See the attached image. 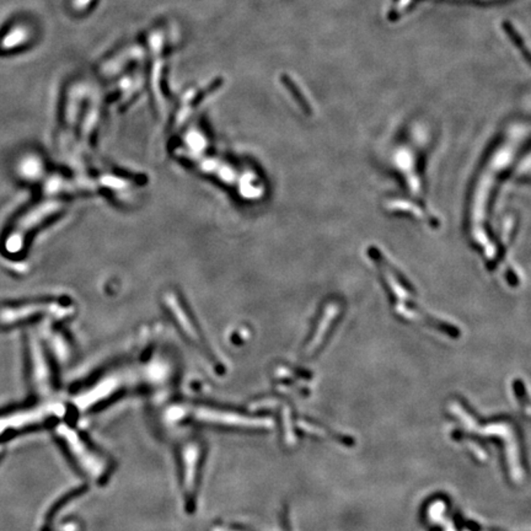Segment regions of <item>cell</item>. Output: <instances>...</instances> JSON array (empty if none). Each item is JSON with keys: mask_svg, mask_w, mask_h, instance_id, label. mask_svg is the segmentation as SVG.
<instances>
[{"mask_svg": "<svg viewBox=\"0 0 531 531\" xmlns=\"http://www.w3.org/2000/svg\"><path fill=\"white\" fill-rule=\"evenodd\" d=\"M58 210V205L54 202H47L36 205L35 208L29 210L16 221L14 228L11 229L6 238V249L9 252H17L22 249L24 241L29 231L35 229L36 225L42 224L45 220Z\"/></svg>", "mask_w": 531, "mask_h": 531, "instance_id": "obj_1", "label": "cell"}, {"mask_svg": "<svg viewBox=\"0 0 531 531\" xmlns=\"http://www.w3.org/2000/svg\"><path fill=\"white\" fill-rule=\"evenodd\" d=\"M504 29H506L507 34L509 35V37H511V40H513V42L516 43V46L521 48V51H523L524 53H525V57L528 58V51H526V47L524 46V43H523V41H521L519 35L516 34V29H514V27H513L511 24H508V22H507V24H504Z\"/></svg>", "mask_w": 531, "mask_h": 531, "instance_id": "obj_2", "label": "cell"}]
</instances>
